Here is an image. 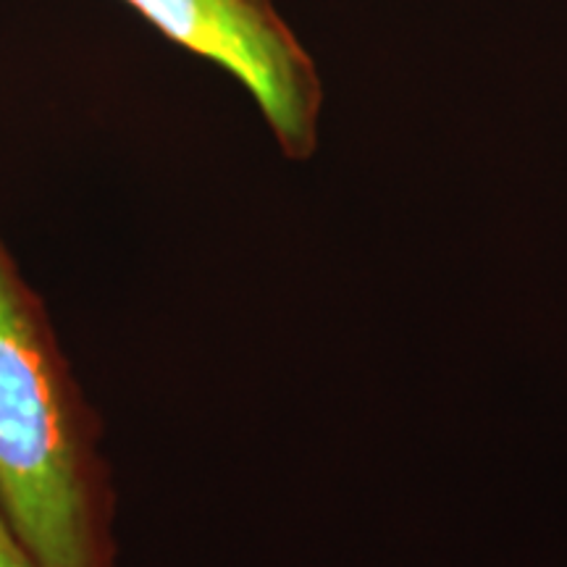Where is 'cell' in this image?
Instances as JSON below:
<instances>
[{
	"instance_id": "6da1fadb",
	"label": "cell",
	"mask_w": 567,
	"mask_h": 567,
	"mask_svg": "<svg viewBox=\"0 0 567 567\" xmlns=\"http://www.w3.org/2000/svg\"><path fill=\"white\" fill-rule=\"evenodd\" d=\"M0 513L42 567H118L103 423L0 237Z\"/></svg>"
},
{
	"instance_id": "7a4b0ae2",
	"label": "cell",
	"mask_w": 567,
	"mask_h": 567,
	"mask_svg": "<svg viewBox=\"0 0 567 567\" xmlns=\"http://www.w3.org/2000/svg\"><path fill=\"white\" fill-rule=\"evenodd\" d=\"M163 38L231 74L264 113L281 153L318 151L323 82L274 0H124Z\"/></svg>"
},
{
	"instance_id": "3957f363",
	"label": "cell",
	"mask_w": 567,
	"mask_h": 567,
	"mask_svg": "<svg viewBox=\"0 0 567 567\" xmlns=\"http://www.w3.org/2000/svg\"><path fill=\"white\" fill-rule=\"evenodd\" d=\"M0 567H42L0 513Z\"/></svg>"
}]
</instances>
